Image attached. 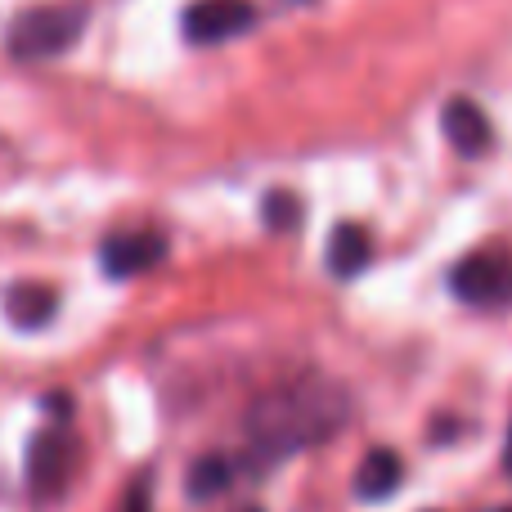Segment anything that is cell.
I'll list each match as a JSON object with an SVG mask.
<instances>
[{
    "label": "cell",
    "instance_id": "6da1fadb",
    "mask_svg": "<svg viewBox=\"0 0 512 512\" xmlns=\"http://www.w3.org/2000/svg\"><path fill=\"white\" fill-rule=\"evenodd\" d=\"M337 418H346V409H337V391L328 387H292L283 396L256 405L252 414V441L261 454H288L301 445L319 441L337 427Z\"/></svg>",
    "mask_w": 512,
    "mask_h": 512
},
{
    "label": "cell",
    "instance_id": "ba28073f",
    "mask_svg": "<svg viewBox=\"0 0 512 512\" xmlns=\"http://www.w3.org/2000/svg\"><path fill=\"white\" fill-rule=\"evenodd\" d=\"M400 477H405L400 454L369 450V454H364V463L355 468V495H360V499H387V495H396Z\"/></svg>",
    "mask_w": 512,
    "mask_h": 512
},
{
    "label": "cell",
    "instance_id": "7c38bea8",
    "mask_svg": "<svg viewBox=\"0 0 512 512\" xmlns=\"http://www.w3.org/2000/svg\"><path fill=\"white\" fill-rule=\"evenodd\" d=\"M261 216L270 230H292V225L301 221V203L288 194V189H274V194L261 203Z\"/></svg>",
    "mask_w": 512,
    "mask_h": 512
},
{
    "label": "cell",
    "instance_id": "9a60e30c",
    "mask_svg": "<svg viewBox=\"0 0 512 512\" xmlns=\"http://www.w3.org/2000/svg\"><path fill=\"white\" fill-rule=\"evenodd\" d=\"M504 512H512V508H504Z\"/></svg>",
    "mask_w": 512,
    "mask_h": 512
},
{
    "label": "cell",
    "instance_id": "30bf717a",
    "mask_svg": "<svg viewBox=\"0 0 512 512\" xmlns=\"http://www.w3.org/2000/svg\"><path fill=\"white\" fill-rule=\"evenodd\" d=\"M369 256H373V243L360 225H337L333 239H328V270L337 279H355L369 265Z\"/></svg>",
    "mask_w": 512,
    "mask_h": 512
},
{
    "label": "cell",
    "instance_id": "52a82bcc",
    "mask_svg": "<svg viewBox=\"0 0 512 512\" xmlns=\"http://www.w3.org/2000/svg\"><path fill=\"white\" fill-rule=\"evenodd\" d=\"M441 126H445V140L463 153V158H477V153L490 149V122L472 99H450L441 113Z\"/></svg>",
    "mask_w": 512,
    "mask_h": 512
},
{
    "label": "cell",
    "instance_id": "277c9868",
    "mask_svg": "<svg viewBox=\"0 0 512 512\" xmlns=\"http://www.w3.org/2000/svg\"><path fill=\"white\" fill-rule=\"evenodd\" d=\"M256 23V5L252 0H198L185 9L180 27H185V41L194 45H221L243 36Z\"/></svg>",
    "mask_w": 512,
    "mask_h": 512
},
{
    "label": "cell",
    "instance_id": "4fadbf2b",
    "mask_svg": "<svg viewBox=\"0 0 512 512\" xmlns=\"http://www.w3.org/2000/svg\"><path fill=\"white\" fill-rule=\"evenodd\" d=\"M45 409H50V418H54V423H68V414H72V400H68V396H45Z\"/></svg>",
    "mask_w": 512,
    "mask_h": 512
},
{
    "label": "cell",
    "instance_id": "2e32d148",
    "mask_svg": "<svg viewBox=\"0 0 512 512\" xmlns=\"http://www.w3.org/2000/svg\"><path fill=\"white\" fill-rule=\"evenodd\" d=\"M252 512H256V508H252Z\"/></svg>",
    "mask_w": 512,
    "mask_h": 512
},
{
    "label": "cell",
    "instance_id": "7a4b0ae2",
    "mask_svg": "<svg viewBox=\"0 0 512 512\" xmlns=\"http://www.w3.org/2000/svg\"><path fill=\"white\" fill-rule=\"evenodd\" d=\"M86 27V5H36L9 23V54L14 59H54L77 45Z\"/></svg>",
    "mask_w": 512,
    "mask_h": 512
},
{
    "label": "cell",
    "instance_id": "3957f363",
    "mask_svg": "<svg viewBox=\"0 0 512 512\" xmlns=\"http://www.w3.org/2000/svg\"><path fill=\"white\" fill-rule=\"evenodd\" d=\"M450 288L459 292L468 306H504L512 297V256L499 248L463 256L450 274Z\"/></svg>",
    "mask_w": 512,
    "mask_h": 512
},
{
    "label": "cell",
    "instance_id": "8992f818",
    "mask_svg": "<svg viewBox=\"0 0 512 512\" xmlns=\"http://www.w3.org/2000/svg\"><path fill=\"white\" fill-rule=\"evenodd\" d=\"M167 256V239L153 230H131V234H113V239L99 248V265H104L108 279H135V274L153 270V265Z\"/></svg>",
    "mask_w": 512,
    "mask_h": 512
},
{
    "label": "cell",
    "instance_id": "5b68a950",
    "mask_svg": "<svg viewBox=\"0 0 512 512\" xmlns=\"http://www.w3.org/2000/svg\"><path fill=\"white\" fill-rule=\"evenodd\" d=\"M68 472H72V441L68 432H41L27 450V486H32L36 499H54L63 495L68 486Z\"/></svg>",
    "mask_w": 512,
    "mask_h": 512
},
{
    "label": "cell",
    "instance_id": "8fae6325",
    "mask_svg": "<svg viewBox=\"0 0 512 512\" xmlns=\"http://www.w3.org/2000/svg\"><path fill=\"white\" fill-rule=\"evenodd\" d=\"M225 486H230V463L216 459V454L198 459L194 472H189V495H194V499H216Z\"/></svg>",
    "mask_w": 512,
    "mask_h": 512
},
{
    "label": "cell",
    "instance_id": "5bb4252c",
    "mask_svg": "<svg viewBox=\"0 0 512 512\" xmlns=\"http://www.w3.org/2000/svg\"><path fill=\"white\" fill-rule=\"evenodd\" d=\"M126 512H149V490H135V495L131 499H126Z\"/></svg>",
    "mask_w": 512,
    "mask_h": 512
},
{
    "label": "cell",
    "instance_id": "9c48e42d",
    "mask_svg": "<svg viewBox=\"0 0 512 512\" xmlns=\"http://www.w3.org/2000/svg\"><path fill=\"white\" fill-rule=\"evenodd\" d=\"M5 310L18 328H45L54 319V310H59V297L45 283H18V288H9Z\"/></svg>",
    "mask_w": 512,
    "mask_h": 512
}]
</instances>
